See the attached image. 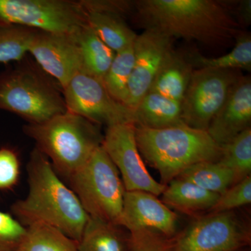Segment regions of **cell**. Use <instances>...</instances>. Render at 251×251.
I'll return each instance as SVG.
<instances>
[{"instance_id":"cell-1","label":"cell","mask_w":251,"mask_h":251,"mask_svg":"<svg viewBox=\"0 0 251 251\" xmlns=\"http://www.w3.org/2000/svg\"><path fill=\"white\" fill-rule=\"evenodd\" d=\"M28 193L11 206L23 226L45 224L79 242L90 216L72 188L61 180L49 158L37 148L27 163Z\"/></svg>"},{"instance_id":"cell-2","label":"cell","mask_w":251,"mask_h":251,"mask_svg":"<svg viewBox=\"0 0 251 251\" xmlns=\"http://www.w3.org/2000/svg\"><path fill=\"white\" fill-rule=\"evenodd\" d=\"M137 19L145 29L170 37L196 40L210 46H226L242 33L239 24L220 1L213 0H140Z\"/></svg>"},{"instance_id":"cell-3","label":"cell","mask_w":251,"mask_h":251,"mask_svg":"<svg viewBox=\"0 0 251 251\" xmlns=\"http://www.w3.org/2000/svg\"><path fill=\"white\" fill-rule=\"evenodd\" d=\"M135 140L140 155L166 186L190 166L218 161L222 155V147L207 131L186 125L162 129L135 126Z\"/></svg>"},{"instance_id":"cell-4","label":"cell","mask_w":251,"mask_h":251,"mask_svg":"<svg viewBox=\"0 0 251 251\" xmlns=\"http://www.w3.org/2000/svg\"><path fill=\"white\" fill-rule=\"evenodd\" d=\"M23 132L67 179L87 163L103 140L100 126L69 111L41 123L27 124Z\"/></svg>"},{"instance_id":"cell-5","label":"cell","mask_w":251,"mask_h":251,"mask_svg":"<svg viewBox=\"0 0 251 251\" xmlns=\"http://www.w3.org/2000/svg\"><path fill=\"white\" fill-rule=\"evenodd\" d=\"M23 59L0 74V110L12 112L27 124L41 123L67 112L58 82L37 63Z\"/></svg>"},{"instance_id":"cell-6","label":"cell","mask_w":251,"mask_h":251,"mask_svg":"<svg viewBox=\"0 0 251 251\" xmlns=\"http://www.w3.org/2000/svg\"><path fill=\"white\" fill-rule=\"evenodd\" d=\"M68 180L90 218L118 225L126 190L120 173L102 145Z\"/></svg>"},{"instance_id":"cell-7","label":"cell","mask_w":251,"mask_h":251,"mask_svg":"<svg viewBox=\"0 0 251 251\" xmlns=\"http://www.w3.org/2000/svg\"><path fill=\"white\" fill-rule=\"evenodd\" d=\"M0 24L17 25L54 34H75L87 23L81 1L0 0Z\"/></svg>"},{"instance_id":"cell-8","label":"cell","mask_w":251,"mask_h":251,"mask_svg":"<svg viewBox=\"0 0 251 251\" xmlns=\"http://www.w3.org/2000/svg\"><path fill=\"white\" fill-rule=\"evenodd\" d=\"M251 241L250 227L233 211L209 213L176 234L173 251H239Z\"/></svg>"},{"instance_id":"cell-9","label":"cell","mask_w":251,"mask_h":251,"mask_svg":"<svg viewBox=\"0 0 251 251\" xmlns=\"http://www.w3.org/2000/svg\"><path fill=\"white\" fill-rule=\"evenodd\" d=\"M240 76L237 70L209 68L193 70L181 102L184 125L206 131Z\"/></svg>"},{"instance_id":"cell-10","label":"cell","mask_w":251,"mask_h":251,"mask_svg":"<svg viewBox=\"0 0 251 251\" xmlns=\"http://www.w3.org/2000/svg\"><path fill=\"white\" fill-rule=\"evenodd\" d=\"M62 93L67 111L96 125H135L134 110L112 98L103 80L86 73L76 74L62 87Z\"/></svg>"},{"instance_id":"cell-11","label":"cell","mask_w":251,"mask_h":251,"mask_svg":"<svg viewBox=\"0 0 251 251\" xmlns=\"http://www.w3.org/2000/svg\"><path fill=\"white\" fill-rule=\"evenodd\" d=\"M102 147L120 173L126 191L161 196L166 186L153 179L147 169L137 146L134 124L107 127Z\"/></svg>"},{"instance_id":"cell-12","label":"cell","mask_w":251,"mask_h":251,"mask_svg":"<svg viewBox=\"0 0 251 251\" xmlns=\"http://www.w3.org/2000/svg\"><path fill=\"white\" fill-rule=\"evenodd\" d=\"M133 49L134 65L126 103L132 110L151 90L157 74L175 52L173 38L153 29L137 36Z\"/></svg>"},{"instance_id":"cell-13","label":"cell","mask_w":251,"mask_h":251,"mask_svg":"<svg viewBox=\"0 0 251 251\" xmlns=\"http://www.w3.org/2000/svg\"><path fill=\"white\" fill-rule=\"evenodd\" d=\"M29 53L61 87L83 72L82 56L75 34H54L37 31Z\"/></svg>"},{"instance_id":"cell-14","label":"cell","mask_w":251,"mask_h":251,"mask_svg":"<svg viewBox=\"0 0 251 251\" xmlns=\"http://www.w3.org/2000/svg\"><path fill=\"white\" fill-rule=\"evenodd\" d=\"M178 224L177 214L157 196L146 191H126L118 226L128 232L149 229L174 237Z\"/></svg>"},{"instance_id":"cell-15","label":"cell","mask_w":251,"mask_h":251,"mask_svg":"<svg viewBox=\"0 0 251 251\" xmlns=\"http://www.w3.org/2000/svg\"><path fill=\"white\" fill-rule=\"evenodd\" d=\"M251 122V77L241 75L206 131L218 145L223 146L250 128Z\"/></svg>"},{"instance_id":"cell-16","label":"cell","mask_w":251,"mask_h":251,"mask_svg":"<svg viewBox=\"0 0 251 251\" xmlns=\"http://www.w3.org/2000/svg\"><path fill=\"white\" fill-rule=\"evenodd\" d=\"M81 2L85 8L87 25L115 53L133 45L138 35L122 18L119 1Z\"/></svg>"},{"instance_id":"cell-17","label":"cell","mask_w":251,"mask_h":251,"mask_svg":"<svg viewBox=\"0 0 251 251\" xmlns=\"http://www.w3.org/2000/svg\"><path fill=\"white\" fill-rule=\"evenodd\" d=\"M161 196V202L170 209L187 215H195L204 211H209L217 202L220 195L176 178L166 185Z\"/></svg>"},{"instance_id":"cell-18","label":"cell","mask_w":251,"mask_h":251,"mask_svg":"<svg viewBox=\"0 0 251 251\" xmlns=\"http://www.w3.org/2000/svg\"><path fill=\"white\" fill-rule=\"evenodd\" d=\"M135 125L162 129L185 125L181 103L150 91L134 110Z\"/></svg>"},{"instance_id":"cell-19","label":"cell","mask_w":251,"mask_h":251,"mask_svg":"<svg viewBox=\"0 0 251 251\" xmlns=\"http://www.w3.org/2000/svg\"><path fill=\"white\" fill-rule=\"evenodd\" d=\"M130 234L117 224L90 218L78 242L79 251H129Z\"/></svg>"},{"instance_id":"cell-20","label":"cell","mask_w":251,"mask_h":251,"mask_svg":"<svg viewBox=\"0 0 251 251\" xmlns=\"http://www.w3.org/2000/svg\"><path fill=\"white\" fill-rule=\"evenodd\" d=\"M193 72L191 64L174 52L157 74L150 91L181 103Z\"/></svg>"},{"instance_id":"cell-21","label":"cell","mask_w":251,"mask_h":251,"mask_svg":"<svg viewBox=\"0 0 251 251\" xmlns=\"http://www.w3.org/2000/svg\"><path fill=\"white\" fill-rule=\"evenodd\" d=\"M76 39L83 72L103 80L116 53L99 39L88 25L77 33Z\"/></svg>"},{"instance_id":"cell-22","label":"cell","mask_w":251,"mask_h":251,"mask_svg":"<svg viewBox=\"0 0 251 251\" xmlns=\"http://www.w3.org/2000/svg\"><path fill=\"white\" fill-rule=\"evenodd\" d=\"M15 251H79L78 242L52 226L34 224L26 227Z\"/></svg>"},{"instance_id":"cell-23","label":"cell","mask_w":251,"mask_h":251,"mask_svg":"<svg viewBox=\"0 0 251 251\" xmlns=\"http://www.w3.org/2000/svg\"><path fill=\"white\" fill-rule=\"evenodd\" d=\"M176 178L219 195L223 194L234 184L232 172L219 161L196 163L186 168Z\"/></svg>"},{"instance_id":"cell-24","label":"cell","mask_w":251,"mask_h":251,"mask_svg":"<svg viewBox=\"0 0 251 251\" xmlns=\"http://www.w3.org/2000/svg\"><path fill=\"white\" fill-rule=\"evenodd\" d=\"M133 65L134 49L132 45L115 54L103 80L105 88L112 98L125 105Z\"/></svg>"},{"instance_id":"cell-25","label":"cell","mask_w":251,"mask_h":251,"mask_svg":"<svg viewBox=\"0 0 251 251\" xmlns=\"http://www.w3.org/2000/svg\"><path fill=\"white\" fill-rule=\"evenodd\" d=\"M221 147L222 155L218 161L232 172L234 184L251 176V127L239 133L228 143Z\"/></svg>"},{"instance_id":"cell-26","label":"cell","mask_w":251,"mask_h":251,"mask_svg":"<svg viewBox=\"0 0 251 251\" xmlns=\"http://www.w3.org/2000/svg\"><path fill=\"white\" fill-rule=\"evenodd\" d=\"M36 32L35 29L17 25L0 24V62L24 59Z\"/></svg>"},{"instance_id":"cell-27","label":"cell","mask_w":251,"mask_h":251,"mask_svg":"<svg viewBox=\"0 0 251 251\" xmlns=\"http://www.w3.org/2000/svg\"><path fill=\"white\" fill-rule=\"evenodd\" d=\"M233 50L228 54L216 58L198 57L197 64L201 68L237 70L251 69V37L250 34L241 33L237 39Z\"/></svg>"},{"instance_id":"cell-28","label":"cell","mask_w":251,"mask_h":251,"mask_svg":"<svg viewBox=\"0 0 251 251\" xmlns=\"http://www.w3.org/2000/svg\"><path fill=\"white\" fill-rule=\"evenodd\" d=\"M251 203V176H249L220 195L209 213L232 211Z\"/></svg>"},{"instance_id":"cell-29","label":"cell","mask_w":251,"mask_h":251,"mask_svg":"<svg viewBox=\"0 0 251 251\" xmlns=\"http://www.w3.org/2000/svg\"><path fill=\"white\" fill-rule=\"evenodd\" d=\"M129 251H173L175 238L168 237L163 234L142 229L129 232Z\"/></svg>"},{"instance_id":"cell-30","label":"cell","mask_w":251,"mask_h":251,"mask_svg":"<svg viewBox=\"0 0 251 251\" xmlns=\"http://www.w3.org/2000/svg\"><path fill=\"white\" fill-rule=\"evenodd\" d=\"M26 232V227L7 213L0 211V251H15Z\"/></svg>"},{"instance_id":"cell-31","label":"cell","mask_w":251,"mask_h":251,"mask_svg":"<svg viewBox=\"0 0 251 251\" xmlns=\"http://www.w3.org/2000/svg\"><path fill=\"white\" fill-rule=\"evenodd\" d=\"M17 153L8 148L0 150V189H8L17 184L20 177Z\"/></svg>"},{"instance_id":"cell-32","label":"cell","mask_w":251,"mask_h":251,"mask_svg":"<svg viewBox=\"0 0 251 251\" xmlns=\"http://www.w3.org/2000/svg\"><path fill=\"white\" fill-rule=\"evenodd\" d=\"M241 4V16L246 23H249V21H251V1H243Z\"/></svg>"},{"instance_id":"cell-33","label":"cell","mask_w":251,"mask_h":251,"mask_svg":"<svg viewBox=\"0 0 251 251\" xmlns=\"http://www.w3.org/2000/svg\"><path fill=\"white\" fill-rule=\"evenodd\" d=\"M239 251H248V250H247V249H242V250H240Z\"/></svg>"}]
</instances>
